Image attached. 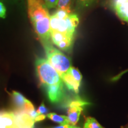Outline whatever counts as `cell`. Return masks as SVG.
<instances>
[{
	"label": "cell",
	"instance_id": "6da1fadb",
	"mask_svg": "<svg viewBox=\"0 0 128 128\" xmlns=\"http://www.w3.org/2000/svg\"><path fill=\"white\" fill-rule=\"evenodd\" d=\"M28 15L43 45L51 44L50 16L44 0H28Z\"/></svg>",
	"mask_w": 128,
	"mask_h": 128
},
{
	"label": "cell",
	"instance_id": "7a4b0ae2",
	"mask_svg": "<svg viewBox=\"0 0 128 128\" xmlns=\"http://www.w3.org/2000/svg\"><path fill=\"white\" fill-rule=\"evenodd\" d=\"M36 69L40 84L46 86L64 83L61 77L48 60L38 58L36 60Z\"/></svg>",
	"mask_w": 128,
	"mask_h": 128
},
{
	"label": "cell",
	"instance_id": "3957f363",
	"mask_svg": "<svg viewBox=\"0 0 128 128\" xmlns=\"http://www.w3.org/2000/svg\"><path fill=\"white\" fill-rule=\"evenodd\" d=\"M44 46L48 60L62 77L71 67V60L63 53L54 48L51 44Z\"/></svg>",
	"mask_w": 128,
	"mask_h": 128
},
{
	"label": "cell",
	"instance_id": "277c9868",
	"mask_svg": "<svg viewBox=\"0 0 128 128\" xmlns=\"http://www.w3.org/2000/svg\"><path fill=\"white\" fill-rule=\"evenodd\" d=\"M78 24V17L76 14L72 12L64 19L58 18L54 14L50 16V31L60 32L72 38H74L76 28Z\"/></svg>",
	"mask_w": 128,
	"mask_h": 128
},
{
	"label": "cell",
	"instance_id": "5b68a950",
	"mask_svg": "<svg viewBox=\"0 0 128 128\" xmlns=\"http://www.w3.org/2000/svg\"><path fill=\"white\" fill-rule=\"evenodd\" d=\"M82 76L77 68L71 66L68 71L62 76L64 83L70 90L76 93L79 92V87L82 80Z\"/></svg>",
	"mask_w": 128,
	"mask_h": 128
},
{
	"label": "cell",
	"instance_id": "8992f818",
	"mask_svg": "<svg viewBox=\"0 0 128 128\" xmlns=\"http://www.w3.org/2000/svg\"><path fill=\"white\" fill-rule=\"evenodd\" d=\"M88 103L81 99H76L69 102L66 106L68 108L67 113L71 125L75 126L79 120L80 116L83 110V106L88 104Z\"/></svg>",
	"mask_w": 128,
	"mask_h": 128
},
{
	"label": "cell",
	"instance_id": "52a82bcc",
	"mask_svg": "<svg viewBox=\"0 0 128 128\" xmlns=\"http://www.w3.org/2000/svg\"><path fill=\"white\" fill-rule=\"evenodd\" d=\"M51 40L62 50H68L71 48L74 38L56 31H50Z\"/></svg>",
	"mask_w": 128,
	"mask_h": 128
},
{
	"label": "cell",
	"instance_id": "ba28073f",
	"mask_svg": "<svg viewBox=\"0 0 128 128\" xmlns=\"http://www.w3.org/2000/svg\"><path fill=\"white\" fill-rule=\"evenodd\" d=\"M48 98L53 103H56L62 100L64 97V83L46 86Z\"/></svg>",
	"mask_w": 128,
	"mask_h": 128
},
{
	"label": "cell",
	"instance_id": "9c48e42d",
	"mask_svg": "<svg viewBox=\"0 0 128 128\" xmlns=\"http://www.w3.org/2000/svg\"><path fill=\"white\" fill-rule=\"evenodd\" d=\"M0 128H21L13 112L0 111Z\"/></svg>",
	"mask_w": 128,
	"mask_h": 128
},
{
	"label": "cell",
	"instance_id": "30bf717a",
	"mask_svg": "<svg viewBox=\"0 0 128 128\" xmlns=\"http://www.w3.org/2000/svg\"><path fill=\"white\" fill-rule=\"evenodd\" d=\"M111 5L117 16L128 23V0H112Z\"/></svg>",
	"mask_w": 128,
	"mask_h": 128
},
{
	"label": "cell",
	"instance_id": "8fae6325",
	"mask_svg": "<svg viewBox=\"0 0 128 128\" xmlns=\"http://www.w3.org/2000/svg\"><path fill=\"white\" fill-rule=\"evenodd\" d=\"M10 95L12 104L16 108V110L24 111L26 102L28 99L26 98L20 92H16V91H12V93Z\"/></svg>",
	"mask_w": 128,
	"mask_h": 128
},
{
	"label": "cell",
	"instance_id": "7c38bea8",
	"mask_svg": "<svg viewBox=\"0 0 128 128\" xmlns=\"http://www.w3.org/2000/svg\"><path fill=\"white\" fill-rule=\"evenodd\" d=\"M46 117L54 122L60 124L61 125L70 124L68 116H64V115H59L55 113H50L46 114Z\"/></svg>",
	"mask_w": 128,
	"mask_h": 128
},
{
	"label": "cell",
	"instance_id": "4fadbf2b",
	"mask_svg": "<svg viewBox=\"0 0 128 128\" xmlns=\"http://www.w3.org/2000/svg\"><path fill=\"white\" fill-rule=\"evenodd\" d=\"M74 0H59L57 4V9H61L72 13L71 6Z\"/></svg>",
	"mask_w": 128,
	"mask_h": 128
},
{
	"label": "cell",
	"instance_id": "5bb4252c",
	"mask_svg": "<svg viewBox=\"0 0 128 128\" xmlns=\"http://www.w3.org/2000/svg\"><path fill=\"white\" fill-rule=\"evenodd\" d=\"M84 128H104L95 118L87 117L84 124Z\"/></svg>",
	"mask_w": 128,
	"mask_h": 128
},
{
	"label": "cell",
	"instance_id": "9a60e30c",
	"mask_svg": "<svg viewBox=\"0 0 128 128\" xmlns=\"http://www.w3.org/2000/svg\"><path fill=\"white\" fill-rule=\"evenodd\" d=\"M59 0H44V4L48 9L54 8L57 7Z\"/></svg>",
	"mask_w": 128,
	"mask_h": 128
},
{
	"label": "cell",
	"instance_id": "2e32d148",
	"mask_svg": "<svg viewBox=\"0 0 128 128\" xmlns=\"http://www.w3.org/2000/svg\"><path fill=\"white\" fill-rule=\"evenodd\" d=\"M80 6L82 7H88L93 4L97 0H76Z\"/></svg>",
	"mask_w": 128,
	"mask_h": 128
},
{
	"label": "cell",
	"instance_id": "e0dca14e",
	"mask_svg": "<svg viewBox=\"0 0 128 128\" xmlns=\"http://www.w3.org/2000/svg\"><path fill=\"white\" fill-rule=\"evenodd\" d=\"M6 17V8L2 2L0 1V18H5Z\"/></svg>",
	"mask_w": 128,
	"mask_h": 128
},
{
	"label": "cell",
	"instance_id": "ac0fdd59",
	"mask_svg": "<svg viewBox=\"0 0 128 128\" xmlns=\"http://www.w3.org/2000/svg\"><path fill=\"white\" fill-rule=\"evenodd\" d=\"M38 114H44L45 113H47L48 110L44 106V103H42L41 104V105L40 106V107L38 108V110L36 111Z\"/></svg>",
	"mask_w": 128,
	"mask_h": 128
},
{
	"label": "cell",
	"instance_id": "d6986e66",
	"mask_svg": "<svg viewBox=\"0 0 128 128\" xmlns=\"http://www.w3.org/2000/svg\"><path fill=\"white\" fill-rule=\"evenodd\" d=\"M46 117V115L44 114H38L36 118H34V122H40L42 120H44L45 119Z\"/></svg>",
	"mask_w": 128,
	"mask_h": 128
},
{
	"label": "cell",
	"instance_id": "ffe728a7",
	"mask_svg": "<svg viewBox=\"0 0 128 128\" xmlns=\"http://www.w3.org/2000/svg\"><path fill=\"white\" fill-rule=\"evenodd\" d=\"M70 126H71V124H65V125H61L60 124V126H56V127L54 128H70Z\"/></svg>",
	"mask_w": 128,
	"mask_h": 128
},
{
	"label": "cell",
	"instance_id": "44dd1931",
	"mask_svg": "<svg viewBox=\"0 0 128 128\" xmlns=\"http://www.w3.org/2000/svg\"><path fill=\"white\" fill-rule=\"evenodd\" d=\"M70 128H80L78 127H76V126H72V125H71V126H70Z\"/></svg>",
	"mask_w": 128,
	"mask_h": 128
},
{
	"label": "cell",
	"instance_id": "7402d4cb",
	"mask_svg": "<svg viewBox=\"0 0 128 128\" xmlns=\"http://www.w3.org/2000/svg\"><path fill=\"white\" fill-rule=\"evenodd\" d=\"M128 128V126L127 127H126V128Z\"/></svg>",
	"mask_w": 128,
	"mask_h": 128
}]
</instances>
